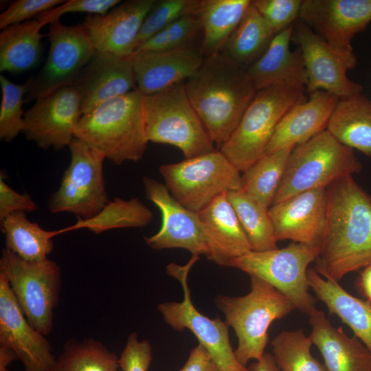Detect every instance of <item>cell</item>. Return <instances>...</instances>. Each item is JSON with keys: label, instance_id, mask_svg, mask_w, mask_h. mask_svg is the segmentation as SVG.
<instances>
[{"label": "cell", "instance_id": "22", "mask_svg": "<svg viewBox=\"0 0 371 371\" xmlns=\"http://www.w3.org/2000/svg\"><path fill=\"white\" fill-rule=\"evenodd\" d=\"M155 0H128L103 15L87 14L82 23L96 51L129 57L142 24Z\"/></svg>", "mask_w": 371, "mask_h": 371}, {"label": "cell", "instance_id": "19", "mask_svg": "<svg viewBox=\"0 0 371 371\" xmlns=\"http://www.w3.org/2000/svg\"><path fill=\"white\" fill-rule=\"evenodd\" d=\"M327 191L312 189L278 203L269 209L276 241L320 247L326 218Z\"/></svg>", "mask_w": 371, "mask_h": 371}, {"label": "cell", "instance_id": "38", "mask_svg": "<svg viewBox=\"0 0 371 371\" xmlns=\"http://www.w3.org/2000/svg\"><path fill=\"white\" fill-rule=\"evenodd\" d=\"M33 78L23 84H15L3 75L0 76L1 101L0 106V139L11 142L22 133L24 126V114L22 109Z\"/></svg>", "mask_w": 371, "mask_h": 371}, {"label": "cell", "instance_id": "2", "mask_svg": "<svg viewBox=\"0 0 371 371\" xmlns=\"http://www.w3.org/2000/svg\"><path fill=\"white\" fill-rule=\"evenodd\" d=\"M186 94L218 148L238 126L257 91L247 67L223 51L205 56L198 70L183 82Z\"/></svg>", "mask_w": 371, "mask_h": 371}, {"label": "cell", "instance_id": "35", "mask_svg": "<svg viewBox=\"0 0 371 371\" xmlns=\"http://www.w3.org/2000/svg\"><path fill=\"white\" fill-rule=\"evenodd\" d=\"M252 251L278 248L269 209L241 190L227 193Z\"/></svg>", "mask_w": 371, "mask_h": 371}, {"label": "cell", "instance_id": "40", "mask_svg": "<svg viewBox=\"0 0 371 371\" xmlns=\"http://www.w3.org/2000/svg\"><path fill=\"white\" fill-rule=\"evenodd\" d=\"M199 0H155L142 24L135 52L174 21L186 15H194Z\"/></svg>", "mask_w": 371, "mask_h": 371}, {"label": "cell", "instance_id": "10", "mask_svg": "<svg viewBox=\"0 0 371 371\" xmlns=\"http://www.w3.org/2000/svg\"><path fill=\"white\" fill-rule=\"evenodd\" d=\"M165 185L181 205L199 212L221 194L240 190V172L214 150L159 168Z\"/></svg>", "mask_w": 371, "mask_h": 371}, {"label": "cell", "instance_id": "20", "mask_svg": "<svg viewBox=\"0 0 371 371\" xmlns=\"http://www.w3.org/2000/svg\"><path fill=\"white\" fill-rule=\"evenodd\" d=\"M128 58L137 89L151 95L184 82L198 70L205 55L201 46L194 44L167 51L135 52Z\"/></svg>", "mask_w": 371, "mask_h": 371}, {"label": "cell", "instance_id": "29", "mask_svg": "<svg viewBox=\"0 0 371 371\" xmlns=\"http://www.w3.org/2000/svg\"><path fill=\"white\" fill-rule=\"evenodd\" d=\"M250 0H199L195 16L202 28L205 56L222 52L251 4Z\"/></svg>", "mask_w": 371, "mask_h": 371}, {"label": "cell", "instance_id": "42", "mask_svg": "<svg viewBox=\"0 0 371 371\" xmlns=\"http://www.w3.org/2000/svg\"><path fill=\"white\" fill-rule=\"evenodd\" d=\"M63 0H17L0 15V29L31 20L62 3Z\"/></svg>", "mask_w": 371, "mask_h": 371}, {"label": "cell", "instance_id": "9", "mask_svg": "<svg viewBox=\"0 0 371 371\" xmlns=\"http://www.w3.org/2000/svg\"><path fill=\"white\" fill-rule=\"evenodd\" d=\"M320 247L292 242L286 247L251 251L232 261L229 267L258 277L286 296L302 313L309 315L317 299L310 293L308 267L315 261Z\"/></svg>", "mask_w": 371, "mask_h": 371}, {"label": "cell", "instance_id": "47", "mask_svg": "<svg viewBox=\"0 0 371 371\" xmlns=\"http://www.w3.org/2000/svg\"><path fill=\"white\" fill-rule=\"evenodd\" d=\"M248 371H279V369L273 355L265 352L260 359L251 364Z\"/></svg>", "mask_w": 371, "mask_h": 371}, {"label": "cell", "instance_id": "31", "mask_svg": "<svg viewBox=\"0 0 371 371\" xmlns=\"http://www.w3.org/2000/svg\"><path fill=\"white\" fill-rule=\"evenodd\" d=\"M7 249L27 261H42L54 249L59 229L48 231L28 220L25 212H16L1 221Z\"/></svg>", "mask_w": 371, "mask_h": 371}, {"label": "cell", "instance_id": "36", "mask_svg": "<svg viewBox=\"0 0 371 371\" xmlns=\"http://www.w3.org/2000/svg\"><path fill=\"white\" fill-rule=\"evenodd\" d=\"M119 357L93 338L68 339L52 371H118Z\"/></svg>", "mask_w": 371, "mask_h": 371}, {"label": "cell", "instance_id": "45", "mask_svg": "<svg viewBox=\"0 0 371 371\" xmlns=\"http://www.w3.org/2000/svg\"><path fill=\"white\" fill-rule=\"evenodd\" d=\"M38 207L26 193L19 194L5 181V173L0 175V221L16 212H32Z\"/></svg>", "mask_w": 371, "mask_h": 371}, {"label": "cell", "instance_id": "3", "mask_svg": "<svg viewBox=\"0 0 371 371\" xmlns=\"http://www.w3.org/2000/svg\"><path fill=\"white\" fill-rule=\"evenodd\" d=\"M144 95L135 89L82 115L75 137L115 165L138 161L149 142L146 135Z\"/></svg>", "mask_w": 371, "mask_h": 371}, {"label": "cell", "instance_id": "41", "mask_svg": "<svg viewBox=\"0 0 371 371\" xmlns=\"http://www.w3.org/2000/svg\"><path fill=\"white\" fill-rule=\"evenodd\" d=\"M251 2L276 35L299 19L302 0H254Z\"/></svg>", "mask_w": 371, "mask_h": 371}, {"label": "cell", "instance_id": "39", "mask_svg": "<svg viewBox=\"0 0 371 371\" xmlns=\"http://www.w3.org/2000/svg\"><path fill=\"white\" fill-rule=\"evenodd\" d=\"M202 28L199 19L194 15L182 16L158 32L135 52H158L175 49L194 45Z\"/></svg>", "mask_w": 371, "mask_h": 371}, {"label": "cell", "instance_id": "15", "mask_svg": "<svg viewBox=\"0 0 371 371\" xmlns=\"http://www.w3.org/2000/svg\"><path fill=\"white\" fill-rule=\"evenodd\" d=\"M82 115L77 90L73 85L63 87L36 100L24 114L22 133L41 148L61 150L75 137Z\"/></svg>", "mask_w": 371, "mask_h": 371}, {"label": "cell", "instance_id": "7", "mask_svg": "<svg viewBox=\"0 0 371 371\" xmlns=\"http://www.w3.org/2000/svg\"><path fill=\"white\" fill-rule=\"evenodd\" d=\"M143 110L148 142L175 146L185 159L216 150L183 82L159 93L144 95Z\"/></svg>", "mask_w": 371, "mask_h": 371}, {"label": "cell", "instance_id": "5", "mask_svg": "<svg viewBox=\"0 0 371 371\" xmlns=\"http://www.w3.org/2000/svg\"><path fill=\"white\" fill-rule=\"evenodd\" d=\"M362 169L354 149L340 142L326 129L294 147L273 204L309 190L326 189Z\"/></svg>", "mask_w": 371, "mask_h": 371}, {"label": "cell", "instance_id": "6", "mask_svg": "<svg viewBox=\"0 0 371 371\" xmlns=\"http://www.w3.org/2000/svg\"><path fill=\"white\" fill-rule=\"evenodd\" d=\"M306 100L304 89L287 85L258 91L238 126L219 150L243 172L265 155L283 117Z\"/></svg>", "mask_w": 371, "mask_h": 371}, {"label": "cell", "instance_id": "25", "mask_svg": "<svg viewBox=\"0 0 371 371\" xmlns=\"http://www.w3.org/2000/svg\"><path fill=\"white\" fill-rule=\"evenodd\" d=\"M310 94L308 100L295 106L283 117L265 155L302 144L327 128L339 99L324 91Z\"/></svg>", "mask_w": 371, "mask_h": 371}, {"label": "cell", "instance_id": "28", "mask_svg": "<svg viewBox=\"0 0 371 371\" xmlns=\"http://www.w3.org/2000/svg\"><path fill=\"white\" fill-rule=\"evenodd\" d=\"M45 24L37 18L1 30L0 32V71L20 74L39 63L42 54L41 30Z\"/></svg>", "mask_w": 371, "mask_h": 371}, {"label": "cell", "instance_id": "34", "mask_svg": "<svg viewBox=\"0 0 371 371\" xmlns=\"http://www.w3.org/2000/svg\"><path fill=\"white\" fill-rule=\"evenodd\" d=\"M294 147H286L265 155L256 161L241 175L240 190L269 208Z\"/></svg>", "mask_w": 371, "mask_h": 371}, {"label": "cell", "instance_id": "21", "mask_svg": "<svg viewBox=\"0 0 371 371\" xmlns=\"http://www.w3.org/2000/svg\"><path fill=\"white\" fill-rule=\"evenodd\" d=\"M72 85L79 93L82 115L137 89L128 57L98 51Z\"/></svg>", "mask_w": 371, "mask_h": 371}, {"label": "cell", "instance_id": "48", "mask_svg": "<svg viewBox=\"0 0 371 371\" xmlns=\"http://www.w3.org/2000/svg\"><path fill=\"white\" fill-rule=\"evenodd\" d=\"M357 284L362 295L371 302V265L363 269Z\"/></svg>", "mask_w": 371, "mask_h": 371}, {"label": "cell", "instance_id": "27", "mask_svg": "<svg viewBox=\"0 0 371 371\" xmlns=\"http://www.w3.org/2000/svg\"><path fill=\"white\" fill-rule=\"evenodd\" d=\"M307 275L309 286L316 297L346 324L371 352V302L355 297L339 282L324 278L315 269H309Z\"/></svg>", "mask_w": 371, "mask_h": 371}, {"label": "cell", "instance_id": "8", "mask_svg": "<svg viewBox=\"0 0 371 371\" xmlns=\"http://www.w3.org/2000/svg\"><path fill=\"white\" fill-rule=\"evenodd\" d=\"M0 273L8 281L30 325L44 336L49 335L62 283L58 263L48 258L25 260L4 248L0 258Z\"/></svg>", "mask_w": 371, "mask_h": 371}, {"label": "cell", "instance_id": "14", "mask_svg": "<svg viewBox=\"0 0 371 371\" xmlns=\"http://www.w3.org/2000/svg\"><path fill=\"white\" fill-rule=\"evenodd\" d=\"M299 19L352 69L357 65L352 40L371 22V0H302Z\"/></svg>", "mask_w": 371, "mask_h": 371}, {"label": "cell", "instance_id": "37", "mask_svg": "<svg viewBox=\"0 0 371 371\" xmlns=\"http://www.w3.org/2000/svg\"><path fill=\"white\" fill-rule=\"evenodd\" d=\"M274 361L281 371H327L311 352L309 336L302 329L283 330L271 342Z\"/></svg>", "mask_w": 371, "mask_h": 371}, {"label": "cell", "instance_id": "30", "mask_svg": "<svg viewBox=\"0 0 371 371\" xmlns=\"http://www.w3.org/2000/svg\"><path fill=\"white\" fill-rule=\"evenodd\" d=\"M326 130L344 145L371 158V101L362 93L340 99Z\"/></svg>", "mask_w": 371, "mask_h": 371}, {"label": "cell", "instance_id": "12", "mask_svg": "<svg viewBox=\"0 0 371 371\" xmlns=\"http://www.w3.org/2000/svg\"><path fill=\"white\" fill-rule=\"evenodd\" d=\"M199 259L192 256L184 266L175 263L166 267L168 275L181 284L183 298L181 302H166L157 306L163 319L172 329L190 330L203 346L216 364L219 371H248L238 361L229 337V326L218 316L211 319L200 313L194 306L188 284L192 266Z\"/></svg>", "mask_w": 371, "mask_h": 371}, {"label": "cell", "instance_id": "44", "mask_svg": "<svg viewBox=\"0 0 371 371\" xmlns=\"http://www.w3.org/2000/svg\"><path fill=\"white\" fill-rule=\"evenodd\" d=\"M152 359L150 342L139 341L136 333L129 334L118 359L120 368L122 371H148Z\"/></svg>", "mask_w": 371, "mask_h": 371}, {"label": "cell", "instance_id": "13", "mask_svg": "<svg viewBox=\"0 0 371 371\" xmlns=\"http://www.w3.org/2000/svg\"><path fill=\"white\" fill-rule=\"evenodd\" d=\"M48 30V56L42 69L32 80L25 102L72 85L96 52L82 23L66 25L58 19L49 24Z\"/></svg>", "mask_w": 371, "mask_h": 371}, {"label": "cell", "instance_id": "16", "mask_svg": "<svg viewBox=\"0 0 371 371\" xmlns=\"http://www.w3.org/2000/svg\"><path fill=\"white\" fill-rule=\"evenodd\" d=\"M145 196L153 203L161 214V225L158 232L144 237L152 249L181 248L192 256L206 254V246L199 225L198 212L179 203L165 184L153 178L143 179Z\"/></svg>", "mask_w": 371, "mask_h": 371}, {"label": "cell", "instance_id": "49", "mask_svg": "<svg viewBox=\"0 0 371 371\" xmlns=\"http://www.w3.org/2000/svg\"><path fill=\"white\" fill-rule=\"evenodd\" d=\"M19 359L16 352L12 349L0 345V371H10L11 363Z\"/></svg>", "mask_w": 371, "mask_h": 371}, {"label": "cell", "instance_id": "11", "mask_svg": "<svg viewBox=\"0 0 371 371\" xmlns=\"http://www.w3.org/2000/svg\"><path fill=\"white\" fill-rule=\"evenodd\" d=\"M68 147L70 163L59 188L49 197L47 207L53 214L69 212L89 218L109 201L103 175L105 157L76 137Z\"/></svg>", "mask_w": 371, "mask_h": 371}, {"label": "cell", "instance_id": "23", "mask_svg": "<svg viewBox=\"0 0 371 371\" xmlns=\"http://www.w3.org/2000/svg\"><path fill=\"white\" fill-rule=\"evenodd\" d=\"M206 246L205 256L222 267L252 251L227 193L198 212Z\"/></svg>", "mask_w": 371, "mask_h": 371}, {"label": "cell", "instance_id": "26", "mask_svg": "<svg viewBox=\"0 0 371 371\" xmlns=\"http://www.w3.org/2000/svg\"><path fill=\"white\" fill-rule=\"evenodd\" d=\"M308 316L309 337L327 371H371V352L359 339L335 327L320 310L315 308Z\"/></svg>", "mask_w": 371, "mask_h": 371}, {"label": "cell", "instance_id": "24", "mask_svg": "<svg viewBox=\"0 0 371 371\" xmlns=\"http://www.w3.org/2000/svg\"><path fill=\"white\" fill-rule=\"evenodd\" d=\"M293 27L294 23L276 34L262 56L247 67L257 91L278 85L305 89L308 78L301 50L289 47Z\"/></svg>", "mask_w": 371, "mask_h": 371}, {"label": "cell", "instance_id": "43", "mask_svg": "<svg viewBox=\"0 0 371 371\" xmlns=\"http://www.w3.org/2000/svg\"><path fill=\"white\" fill-rule=\"evenodd\" d=\"M120 0H69L39 14L37 18L45 25L58 20L67 13L85 12L88 14L103 15L120 3Z\"/></svg>", "mask_w": 371, "mask_h": 371}, {"label": "cell", "instance_id": "4", "mask_svg": "<svg viewBox=\"0 0 371 371\" xmlns=\"http://www.w3.org/2000/svg\"><path fill=\"white\" fill-rule=\"evenodd\" d=\"M250 291L243 296L217 295L214 303L238 339L234 352L243 366L265 354L271 323L296 309L284 294L265 280L250 276Z\"/></svg>", "mask_w": 371, "mask_h": 371}, {"label": "cell", "instance_id": "18", "mask_svg": "<svg viewBox=\"0 0 371 371\" xmlns=\"http://www.w3.org/2000/svg\"><path fill=\"white\" fill-rule=\"evenodd\" d=\"M0 345L16 352L24 371H52L55 366L49 342L28 322L1 273Z\"/></svg>", "mask_w": 371, "mask_h": 371}, {"label": "cell", "instance_id": "33", "mask_svg": "<svg viewBox=\"0 0 371 371\" xmlns=\"http://www.w3.org/2000/svg\"><path fill=\"white\" fill-rule=\"evenodd\" d=\"M274 36L251 2L223 52L236 63L247 67L262 56Z\"/></svg>", "mask_w": 371, "mask_h": 371}, {"label": "cell", "instance_id": "32", "mask_svg": "<svg viewBox=\"0 0 371 371\" xmlns=\"http://www.w3.org/2000/svg\"><path fill=\"white\" fill-rule=\"evenodd\" d=\"M153 213L137 198L124 200L115 197L109 201L95 216L77 221L67 227L59 229L60 234L86 229L96 234L119 228L144 227L153 219Z\"/></svg>", "mask_w": 371, "mask_h": 371}, {"label": "cell", "instance_id": "46", "mask_svg": "<svg viewBox=\"0 0 371 371\" xmlns=\"http://www.w3.org/2000/svg\"><path fill=\"white\" fill-rule=\"evenodd\" d=\"M179 371H219L207 349L199 344L190 352L189 357Z\"/></svg>", "mask_w": 371, "mask_h": 371}, {"label": "cell", "instance_id": "17", "mask_svg": "<svg viewBox=\"0 0 371 371\" xmlns=\"http://www.w3.org/2000/svg\"><path fill=\"white\" fill-rule=\"evenodd\" d=\"M292 38L301 50L308 82L307 91H324L340 99L362 93L363 87L347 76L348 68L319 35L299 19Z\"/></svg>", "mask_w": 371, "mask_h": 371}, {"label": "cell", "instance_id": "1", "mask_svg": "<svg viewBox=\"0 0 371 371\" xmlns=\"http://www.w3.org/2000/svg\"><path fill=\"white\" fill-rule=\"evenodd\" d=\"M327 210L315 270L339 282L371 265V194L350 175L326 188Z\"/></svg>", "mask_w": 371, "mask_h": 371}]
</instances>
